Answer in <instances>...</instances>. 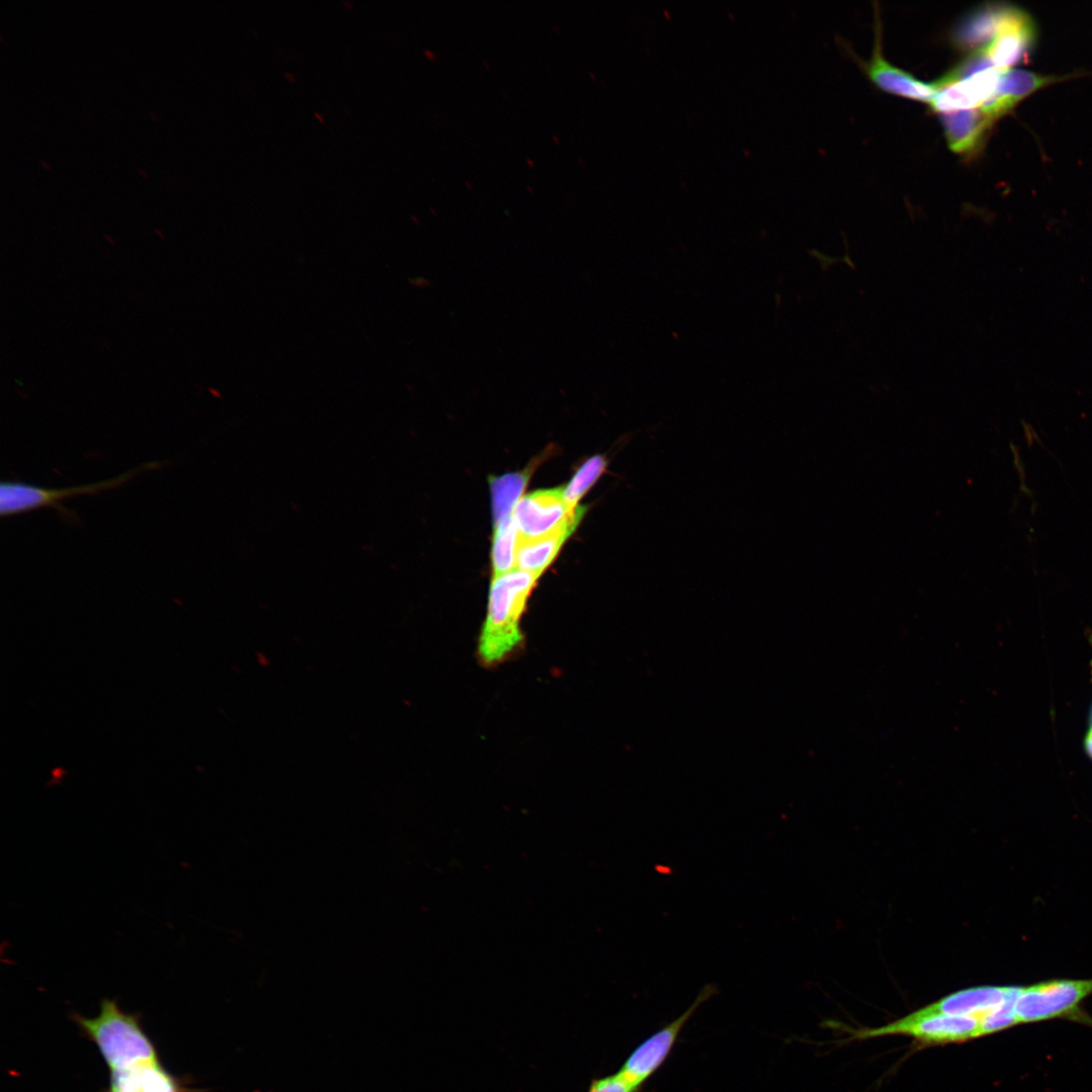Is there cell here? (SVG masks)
<instances>
[{
	"label": "cell",
	"instance_id": "obj_23",
	"mask_svg": "<svg viewBox=\"0 0 1092 1092\" xmlns=\"http://www.w3.org/2000/svg\"><path fill=\"white\" fill-rule=\"evenodd\" d=\"M39 163H40V164H41V165H42V166H43L44 168H47V169H51V165H50V163H49V162H47V161H40Z\"/></svg>",
	"mask_w": 1092,
	"mask_h": 1092
},
{
	"label": "cell",
	"instance_id": "obj_6",
	"mask_svg": "<svg viewBox=\"0 0 1092 1092\" xmlns=\"http://www.w3.org/2000/svg\"><path fill=\"white\" fill-rule=\"evenodd\" d=\"M715 992L714 985H706L689 1009L648 1036L629 1055L618 1072L637 1091L667 1059L679 1032L700 1004L708 1000Z\"/></svg>",
	"mask_w": 1092,
	"mask_h": 1092
},
{
	"label": "cell",
	"instance_id": "obj_13",
	"mask_svg": "<svg viewBox=\"0 0 1092 1092\" xmlns=\"http://www.w3.org/2000/svg\"><path fill=\"white\" fill-rule=\"evenodd\" d=\"M110 1088L117 1092H185L182 1083L161 1062L110 1072Z\"/></svg>",
	"mask_w": 1092,
	"mask_h": 1092
},
{
	"label": "cell",
	"instance_id": "obj_7",
	"mask_svg": "<svg viewBox=\"0 0 1092 1092\" xmlns=\"http://www.w3.org/2000/svg\"><path fill=\"white\" fill-rule=\"evenodd\" d=\"M586 510L585 506H578L571 512L564 502L563 487H555L522 495L513 510V516L519 537L534 539L582 519Z\"/></svg>",
	"mask_w": 1092,
	"mask_h": 1092
},
{
	"label": "cell",
	"instance_id": "obj_20",
	"mask_svg": "<svg viewBox=\"0 0 1092 1092\" xmlns=\"http://www.w3.org/2000/svg\"><path fill=\"white\" fill-rule=\"evenodd\" d=\"M1020 987L1009 986V991L1004 1001L993 1011L980 1020L981 1036L989 1035L1018 1024L1014 1004Z\"/></svg>",
	"mask_w": 1092,
	"mask_h": 1092
},
{
	"label": "cell",
	"instance_id": "obj_11",
	"mask_svg": "<svg viewBox=\"0 0 1092 1092\" xmlns=\"http://www.w3.org/2000/svg\"><path fill=\"white\" fill-rule=\"evenodd\" d=\"M1053 81L1023 70H1006L999 77L993 95L980 107L992 120L1002 116L1020 100Z\"/></svg>",
	"mask_w": 1092,
	"mask_h": 1092
},
{
	"label": "cell",
	"instance_id": "obj_26",
	"mask_svg": "<svg viewBox=\"0 0 1092 1092\" xmlns=\"http://www.w3.org/2000/svg\"><path fill=\"white\" fill-rule=\"evenodd\" d=\"M105 239L108 240L111 244H114V240L108 235H105Z\"/></svg>",
	"mask_w": 1092,
	"mask_h": 1092
},
{
	"label": "cell",
	"instance_id": "obj_19",
	"mask_svg": "<svg viewBox=\"0 0 1092 1092\" xmlns=\"http://www.w3.org/2000/svg\"><path fill=\"white\" fill-rule=\"evenodd\" d=\"M607 466L606 456L597 454L589 457L577 469L568 484L563 487L564 502L571 512L576 510L579 499L605 473Z\"/></svg>",
	"mask_w": 1092,
	"mask_h": 1092
},
{
	"label": "cell",
	"instance_id": "obj_14",
	"mask_svg": "<svg viewBox=\"0 0 1092 1092\" xmlns=\"http://www.w3.org/2000/svg\"><path fill=\"white\" fill-rule=\"evenodd\" d=\"M581 520H575L543 537L534 539L519 537L516 549L517 569L540 576L556 557L562 545L575 531Z\"/></svg>",
	"mask_w": 1092,
	"mask_h": 1092
},
{
	"label": "cell",
	"instance_id": "obj_21",
	"mask_svg": "<svg viewBox=\"0 0 1092 1092\" xmlns=\"http://www.w3.org/2000/svg\"><path fill=\"white\" fill-rule=\"evenodd\" d=\"M587 1092H638L619 1073L597 1078L589 1084Z\"/></svg>",
	"mask_w": 1092,
	"mask_h": 1092
},
{
	"label": "cell",
	"instance_id": "obj_18",
	"mask_svg": "<svg viewBox=\"0 0 1092 1092\" xmlns=\"http://www.w3.org/2000/svg\"><path fill=\"white\" fill-rule=\"evenodd\" d=\"M492 578L515 570L519 531L513 513L493 526Z\"/></svg>",
	"mask_w": 1092,
	"mask_h": 1092
},
{
	"label": "cell",
	"instance_id": "obj_15",
	"mask_svg": "<svg viewBox=\"0 0 1092 1092\" xmlns=\"http://www.w3.org/2000/svg\"><path fill=\"white\" fill-rule=\"evenodd\" d=\"M992 121L981 108L941 115L947 145L957 154H970L978 148Z\"/></svg>",
	"mask_w": 1092,
	"mask_h": 1092
},
{
	"label": "cell",
	"instance_id": "obj_22",
	"mask_svg": "<svg viewBox=\"0 0 1092 1092\" xmlns=\"http://www.w3.org/2000/svg\"><path fill=\"white\" fill-rule=\"evenodd\" d=\"M1085 749H1086L1087 753L1092 757V717H1091V727H1090V729H1089V731H1088V733L1086 735V738H1085Z\"/></svg>",
	"mask_w": 1092,
	"mask_h": 1092
},
{
	"label": "cell",
	"instance_id": "obj_16",
	"mask_svg": "<svg viewBox=\"0 0 1092 1092\" xmlns=\"http://www.w3.org/2000/svg\"><path fill=\"white\" fill-rule=\"evenodd\" d=\"M1005 7L985 6L972 11L956 26L952 41L961 49H984L994 37Z\"/></svg>",
	"mask_w": 1092,
	"mask_h": 1092
},
{
	"label": "cell",
	"instance_id": "obj_4",
	"mask_svg": "<svg viewBox=\"0 0 1092 1092\" xmlns=\"http://www.w3.org/2000/svg\"><path fill=\"white\" fill-rule=\"evenodd\" d=\"M160 467L161 463L157 461L149 462L107 480L65 488H46L18 481H3L0 484V514L6 517L48 507L57 509L67 521L74 523L77 517L61 505L62 499L116 488L144 471Z\"/></svg>",
	"mask_w": 1092,
	"mask_h": 1092
},
{
	"label": "cell",
	"instance_id": "obj_17",
	"mask_svg": "<svg viewBox=\"0 0 1092 1092\" xmlns=\"http://www.w3.org/2000/svg\"><path fill=\"white\" fill-rule=\"evenodd\" d=\"M531 471L510 472L489 478L493 526L513 513L529 481Z\"/></svg>",
	"mask_w": 1092,
	"mask_h": 1092
},
{
	"label": "cell",
	"instance_id": "obj_9",
	"mask_svg": "<svg viewBox=\"0 0 1092 1092\" xmlns=\"http://www.w3.org/2000/svg\"><path fill=\"white\" fill-rule=\"evenodd\" d=\"M1002 72L992 67L951 84L934 83L936 94L930 105L942 114L981 107L993 95Z\"/></svg>",
	"mask_w": 1092,
	"mask_h": 1092
},
{
	"label": "cell",
	"instance_id": "obj_24",
	"mask_svg": "<svg viewBox=\"0 0 1092 1092\" xmlns=\"http://www.w3.org/2000/svg\"><path fill=\"white\" fill-rule=\"evenodd\" d=\"M155 233H156V234H157V235H158V236H159L160 238H162V239H163V238L165 237V236H164V233H163V232H161V231H160V230H158V229H156V230H155Z\"/></svg>",
	"mask_w": 1092,
	"mask_h": 1092
},
{
	"label": "cell",
	"instance_id": "obj_8",
	"mask_svg": "<svg viewBox=\"0 0 1092 1092\" xmlns=\"http://www.w3.org/2000/svg\"><path fill=\"white\" fill-rule=\"evenodd\" d=\"M1034 38V25L1023 11L1005 7L997 31L984 48L995 68L1006 71L1018 63Z\"/></svg>",
	"mask_w": 1092,
	"mask_h": 1092
},
{
	"label": "cell",
	"instance_id": "obj_25",
	"mask_svg": "<svg viewBox=\"0 0 1092 1092\" xmlns=\"http://www.w3.org/2000/svg\"><path fill=\"white\" fill-rule=\"evenodd\" d=\"M139 173L142 174L145 178L148 177V174L146 171H144V169H139Z\"/></svg>",
	"mask_w": 1092,
	"mask_h": 1092
},
{
	"label": "cell",
	"instance_id": "obj_12",
	"mask_svg": "<svg viewBox=\"0 0 1092 1092\" xmlns=\"http://www.w3.org/2000/svg\"><path fill=\"white\" fill-rule=\"evenodd\" d=\"M867 71L872 81L889 93L928 103H931L936 94L934 83H924L889 64L878 50L868 64Z\"/></svg>",
	"mask_w": 1092,
	"mask_h": 1092
},
{
	"label": "cell",
	"instance_id": "obj_2",
	"mask_svg": "<svg viewBox=\"0 0 1092 1092\" xmlns=\"http://www.w3.org/2000/svg\"><path fill=\"white\" fill-rule=\"evenodd\" d=\"M74 1021L98 1048L110 1072L160 1062L157 1050L143 1029L138 1014L121 1010L115 1000L102 999L99 1014Z\"/></svg>",
	"mask_w": 1092,
	"mask_h": 1092
},
{
	"label": "cell",
	"instance_id": "obj_5",
	"mask_svg": "<svg viewBox=\"0 0 1092 1092\" xmlns=\"http://www.w3.org/2000/svg\"><path fill=\"white\" fill-rule=\"evenodd\" d=\"M892 1034L913 1036L924 1044L962 1042L980 1037V1021L975 1017L911 1013L887 1025L861 1028L853 1033L855 1038H871Z\"/></svg>",
	"mask_w": 1092,
	"mask_h": 1092
},
{
	"label": "cell",
	"instance_id": "obj_1",
	"mask_svg": "<svg viewBox=\"0 0 1092 1092\" xmlns=\"http://www.w3.org/2000/svg\"><path fill=\"white\" fill-rule=\"evenodd\" d=\"M540 576L515 569L491 580L486 616L477 654L486 666L506 660L523 643L521 619L528 598Z\"/></svg>",
	"mask_w": 1092,
	"mask_h": 1092
},
{
	"label": "cell",
	"instance_id": "obj_10",
	"mask_svg": "<svg viewBox=\"0 0 1092 1092\" xmlns=\"http://www.w3.org/2000/svg\"><path fill=\"white\" fill-rule=\"evenodd\" d=\"M1009 986L973 987L952 993L914 1013L944 1014L975 1017L979 1021L998 1007L1006 998Z\"/></svg>",
	"mask_w": 1092,
	"mask_h": 1092
},
{
	"label": "cell",
	"instance_id": "obj_27",
	"mask_svg": "<svg viewBox=\"0 0 1092 1092\" xmlns=\"http://www.w3.org/2000/svg\"><path fill=\"white\" fill-rule=\"evenodd\" d=\"M108 1092H117V1091L110 1088Z\"/></svg>",
	"mask_w": 1092,
	"mask_h": 1092
},
{
	"label": "cell",
	"instance_id": "obj_3",
	"mask_svg": "<svg viewBox=\"0 0 1092 1092\" xmlns=\"http://www.w3.org/2000/svg\"><path fill=\"white\" fill-rule=\"evenodd\" d=\"M1092 994V979L1050 980L1020 987L1014 1004L1018 1024L1069 1019L1092 1026L1080 1004Z\"/></svg>",
	"mask_w": 1092,
	"mask_h": 1092
}]
</instances>
